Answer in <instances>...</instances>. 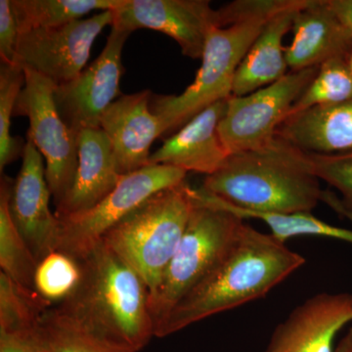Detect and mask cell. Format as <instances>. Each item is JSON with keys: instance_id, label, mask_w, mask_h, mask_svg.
Masks as SVG:
<instances>
[{"instance_id": "6da1fadb", "label": "cell", "mask_w": 352, "mask_h": 352, "mask_svg": "<svg viewBox=\"0 0 352 352\" xmlns=\"http://www.w3.org/2000/svg\"><path fill=\"white\" fill-rule=\"evenodd\" d=\"M320 182L310 155L276 135L263 148L230 155L197 190L206 200L240 212H311L323 201L349 219L342 199Z\"/></svg>"}, {"instance_id": "7a4b0ae2", "label": "cell", "mask_w": 352, "mask_h": 352, "mask_svg": "<svg viewBox=\"0 0 352 352\" xmlns=\"http://www.w3.org/2000/svg\"><path fill=\"white\" fill-rule=\"evenodd\" d=\"M76 291L55 311L88 337L119 352H138L155 337L150 291L140 275L99 243L80 261Z\"/></svg>"}, {"instance_id": "3957f363", "label": "cell", "mask_w": 352, "mask_h": 352, "mask_svg": "<svg viewBox=\"0 0 352 352\" xmlns=\"http://www.w3.org/2000/svg\"><path fill=\"white\" fill-rule=\"evenodd\" d=\"M302 254L244 222L214 270L183 296L155 332L164 338L221 312L263 298L305 265Z\"/></svg>"}, {"instance_id": "277c9868", "label": "cell", "mask_w": 352, "mask_h": 352, "mask_svg": "<svg viewBox=\"0 0 352 352\" xmlns=\"http://www.w3.org/2000/svg\"><path fill=\"white\" fill-rule=\"evenodd\" d=\"M289 0H238L217 9L219 27L208 32L195 80L182 94L153 96V113L168 132L186 124L215 102L232 96L234 76L264 25Z\"/></svg>"}, {"instance_id": "5b68a950", "label": "cell", "mask_w": 352, "mask_h": 352, "mask_svg": "<svg viewBox=\"0 0 352 352\" xmlns=\"http://www.w3.org/2000/svg\"><path fill=\"white\" fill-rule=\"evenodd\" d=\"M195 206L186 182L162 190L141 204L102 242L140 275L150 296L161 283Z\"/></svg>"}, {"instance_id": "8992f818", "label": "cell", "mask_w": 352, "mask_h": 352, "mask_svg": "<svg viewBox=\"0 0 352 352\" xmlns=\"http://www.w3.org/2000/svg\"><path fill=\"white\" fill-rule=\"evenodd\" d=\"M188 224L161 283L150 296L155 332L180 300L195 288L237 239L244 219L196 198Z\"/></svg>"}, {"instance_id": "52a82bcc", "label": "cell", "mask_w": 352, "mask_h": 352, "mask_svg": "<svg viewBox=\"0 0 352 352\" xmlns=\"http://www.w3.org/2000/svg\"><path fill=\"white\" fill-rule=\"evenodd\" d=\"M186 171L148 164L122 176L117 187L94 208L60 220L59 251L82 261L132 210L162 190L185 182Z\"/></svg>"}, {"instance_id": "ba28073f", "label": "cell", "mask_w": 352, "mask_h": 352, "mask_svg": "<svg viewBox=\"0 0 352 352\" xmlns=\"http://www.w3.org/2000/svg\"><path fill=\"white\" fill-rule=\"evenodd\" d=\"M25 82L14 115L27 116L28 138L46 162L51 196L58 207L69 193L78 166V134L60 117L55 105L56 85L36 72L24 69Z\"/></svg>"}, {"instance_id": "9c48e42d", "label": "cell", "mask_w": 352, "mask_h": 352, "mask_svg": "<svg viewBox=\"0 0 352 352\" xmlns=\"http://www.w3.org/2000/svg\"><path fill=\"white\" fill-rule=\"evenodd\" d=\"M318 67L292 72L281 80L245 96H230L219 134L230 155L272 142L279 126L316 76Z\"/></svg>"}, {"instance_id": "30bf717a", "label": "cell", "mask_w": 352, "mask_h": 352, "mask_svg": "<svg viewBox=\"0 0 352 352\" xmlns=\"http://www.w3.org/2000/svg\"><path fill=\"white\" fill-rule=\"evenodd\" d=\"M112 23V10L102 11L60 27L21 32L16 65L36 72L56 87L66 85L85 69L95 39Z\"/></svg>"}, {"instance_id": "8fae6325", "label": "cell", "mask_w": 352, "mask_h": 352, "mask_svg": "<svg viewBox=\"0 0 352 352\" xmlns=\"http://www.w3.org/2000/svg\"><path fill=\"white\" fill-rule=\"evenodd\" d=\"M131 32L112 27L101 54L80 75L55 87L54 101L60 117L76 133L101 129L106 110L120 95L124 74L122 50Z\"/></svg>"}, {"instance_id": "7c38bea8", "label": "cell", "mask_w": 352, "mask_h": 352, "mask_svg": "<svg viewBox=\"0 0 352 352\" xmlns=\"http://www.w3.org/2000/svg\"><path fill=\"white\" fill-rule=\"evenodd\" d=\"M112 13V27L163 32L195 60L203 55L208 32L219 27V12L208 0H122Z\"/></svg>"}, {"instance_id": "4fadbf2b", "label": "cell", "mask_w": 352, "mask_h": 352, "mask_svg": "<svg viewBox=\"0 0 352 352\" xmlns=\"http://www.w3.org/2000/svg\"><path fill=\"white\" fill-rule=\"evenodd\" d=\"M50 197L43 155L28 138L22 166L11 187L9 210L38 263L59 249L60 220L51 212Z\"/></svg>"}, {"instance_id": "5bb4252c", "label": "cell", "mask_w": 352, "mask_h": 352, "mask_svg": "<svg viewBox=\"0 0 352 352\" xmlns=\"http://www.w3.org/2000/svg\"><path fill=\"white\" fill-rule=\"evenodd\" d=\"M351 322V293L316 294L278 324L264 352H333L338 333Z\"/></svg>"}, {"instance_id": "9a60e30c", "label": "cell", "mask_w": 352, "mask_h": 352, "mask_svg": "<svg viewBox=\"0 0 352 352\" xmlns=\"http://www.w3.org/2000/svg\"><path fill=\"white\" fill-rule=\"evenodd\" d=\"M150 90L122 95L106 110L102 131L110 139L120 175L149 164L150 148L156 139L168 133V126L150 107Z\"/></svg>"}, {"instance_id": "2e32d148", "label": "cell", "mask_w": 352, "mask_h": 352, "mask_svg": "<svg viewBox=\"0 0 352 352\" xmlns=\"http://www.w3.org/2000/svg\"><path fill=\"white\" fill-rule=\"evenodd\" d=\"M293 38L286 47L289 71L319 67L352 51V32L333 10L329 0H305L294 19Z\"/></svg>"}, {"instance_id": "e0dca14e", "label": "cell", "mask_w": 352, "mask_h": 352, "mask_svg": "<svg viewBox=\"0 0 352 352\" xmlns=\"http://www.w3.org/2000/svg\"><path fill=\"white\" fill-rule=\"evenodd\" d=\"M227 100L215 102L190 120L151 154L149 164H168L207 176L220 170L230 157L219 131Z\"/></svg>"}, {"instance_id": "ac0fdd59", "label": "cell", "mask_w": 352, "mask_h": 352, "mask_svg": "<svg viewBox=\"0 0 352 352\" xmlns=\"http://www.w3.org/2000/svg\"><path fill=\"white\" fill-rule=\"evenodd\" d=\"M122 176L105 132L102 129H83L78 133L75 179L55 214L63 219L94 208L117 187Z\"/></svg>"}, {"instance_id": "d6986e66", "label": "cell", "mask_w": 352, "mask_h": 352, "mask_svg": "<svg viewBox=\"0 0 352 352\" xmlns=\"http://www.w3.org/2000/svg\"><path fill=\"white\" fill-rule=\"evenodd\" d=\"M305 0H289L264 25L234 76L232 96H245L281 80L289 73L283 38Z\"/></svg>"}, {"instance_id": "ffe728a7", "label": "cell", "mask_w": 352, "mask_h": 352, "mask_svg": "<svg viewBox=\"0 0 352 352\" xmlns=\"http://www.w3.org/2000/svg\"><path fill=\"white\" fill-rule=\"evenodd\" d=\"M277 135L309 155L352 153V100L320 105L289 115Z\"/></svg>"}, {"instance_id": "44dd1931", "label": "cell", "mask_w": 352, "mask_h": 352, "mask_svg": "<svg viewBox=\"0 0 352 352\" xmlns=\"http://www.w3.org/2000/svg\"><path fill=\"white\" fill-rule=\"evenodd\" d=\"M43 305L13 284L0 288V352H41L36 342V322Z\"/></svg>"}, {"instance_id": "7402d4cb", "label": "cell", "mask_w": 352, "mask_h": 352, "mask_svg": "<svg viewBox=\"0 0 352 352\" xmlns=\"http://www.w3.org/2000/svg\"><path fill=\"white\" fill-rule=\"evenodd\" d=\"M13 180L1 176L0 185V267L8 277L25 293L38 296L34 291V279L38 259L30 249L17 226L14 223L10 210L11 187Z\"/></svg>"}, {"instance_id": "603a6c76", "label": "cell", "mask_w": 352, "mask_h": 352, "mask_svg": "<svg viewBox=\"0 0 352 352\" xmlns=\"http://www.w3.org/2000/svg\"><path fill=\"white\" fill-rule=\"evenodd\" d=\"M122 0H11L19 32L60 27L91 11L113 10Z\"/></svg>"}, {"instance_id": "cb8c5ba5", "label": "cell", "mask_w": 352, "mask_h": 352, "mask_svg": "<svg viewBox=\"0 0 352 352\" xmlns=\"http://www.w3.org/2000/svg\"><path fill=\"white\" fill-rule=\"evenodd\" d=\"M197 198L206 203L212 204L224 210H229L238 217L245 219H256L261 220L270 227L271 235L276 239L286 243L291 238L298 236H318V237L332 238L344 241L352 244L351 229L342 228L331 226L323 220L314 217L311 212H298V214H272V212H250L230 210L215 205L212 201L206 200L197 192Z\"/></svg>"}, {"instance_id": "d4e9b609", "label": "cell", "mask_w": 352, "mask_h": 352, "mask_svg": "<svg viewBox=\"0 0 352 352\" xmlns=\"http://www.w3.org/2000/svg\"><path fill=\"white\" fill-rule=\"evenodd\" d=\"M82 264L66 252L54 251L39 261L34 273V291L48 307L63 302L78 288Z\"/></svg>"}, {"instance_id": "484cf974", "label": "cell", "mask_w": 352, "mask_h": 352, "mask_svg": "<svg viewBox=\"0 0 352 352\" xmlns=\"http://www.w3.org/2000/svg\"><path fill=\"white\" fill-rule=\"evenodd\" d=\"M349 100H352L351 69L346 58H333L318 67L316 76L296 102L289 115L315 106L332 105Z\"/></svg>"}, {"instance_id": "4316f807", "label": "cell", "mask_w": 352, "mask_h": 352, "mask_svg": "<svg viewBox=\"0 0 352 352\" xmlns=\"http://www.w3.org/2000/svg\"><path fill=\"white\" fill-rule=\"evenodd\" d=\"M24 69L19 65L2 64L0 68V171L24 155L27 143L10 133L11 119L25 87Z\"/></svg>"}, {"instance_id": "83f0119b", "label": "cell", "mask_w": 352, "mask_h": 352, "mask_svg": "<svg viewBox=\"0 0 352 352\" xmlns=\"http://www.w3.org/2000/svg\"><path fill=\"white\" fill-rule=\"evenodd\" d=\"M34 333L41 352H119L88 337L50 307L39 316Z\"/></svg>"}, {"instance_id": "f1b7e54d", "label": "cell", "mask_w": 352, "mask_h": 352, "mask_svg": "<svg viewBox=\"0 0 352 352\" xmlns=\"http://www.w3.org/2000/svg\"><path fill=\"white\" fill-rule=\"evenodd\" d=\"M317 177L342 194V201L352 221V153L319 156L310 155Z\"/></svg>"}, {"instance_id": "f546056e", "label": "cell", "mask_w": 352, "mask_h": 352, "mask_svg": "<svg viewBox=\"0 0 352 352\" xmlns=\"http://www.w3.org/2000/svg\"><path fill=\"white\" fill-rule=\"evenodd\" d=\"M19 34L11 0H0V57L2 64L16 65Z\"/></svg>"}, {"instance_id": "4dcf8cb0", "label": "cell", "mask_w": 352, "mask_h": 352, "mask_svg": "<svg viewBox=\"0 0 352 352\" xmlns=\"http://www.w3.org/2000/svg\"><path fill=\"white\" fill-rule=\"evenodd\" d=\"M331 7L352 32V0H329Z\"/></svg>"}, {"instance_id": "1f68e13d", "label": "cell", "mask_w": 352, "mask_h": 352, "mask_svg": "<svg viewBox=\"0 0 352 352\" xmlns=\"http://www.w3.org/2000/svg\"><path fill=\"white\" fill-rule=\"evenodd\" d=\"M333 352H352V326L336 344Z\"/></svg>"}, {"instance_id": "d6a6232c", "label": "cell", "mask_w": 352, "mask_h": 352, "mask_svg": "<svg viewBox=\"0 0 352 352\" xmlns=\"http://www.w3.org/2000/svg\"><path fill=\"white\" fill-rule=\"evenodd\" d=\"M346 61L347 66H349V69H351V72L352 74V51L346 57Z\"/></svg>"}]
</instances>
